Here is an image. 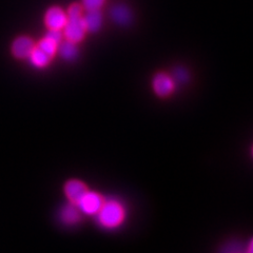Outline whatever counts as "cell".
<instances>
[{
  "label": "cell",
  "mask_w": 253,
  "mask_h": 253,
  "mask_svg": "<svg viewBox=\"0 0 253 253\" xmlns=\"http://www.w3.org/2000/svg\"><path fill=\"white\" fill-rule=\"evenodd\" d=\"M84 7L78 3H73L69 7L67 15V23L63 27L67 41L77 43L82 42L85 34V26L83 18Z\"/></svg>",
  "instance_id": "cell-1"
},
{
  "label": "cell",
  "mask_w": 253,
  "mask_h": 253,
  "mask_svg": "<svg viewBox=\"0 0 253 253\" xmlns=\"http://www.w3.org/2000/svg\"><path fill=\"white\" fill-rule=\"evenodd\" d=\"M99 223L106 228H115L122 224L125 218V209L116 201L104 202L97 212Z\"/></svg>",
  "instance_id": "cell-2"
},
{
  "label": "cell",
  "mask_w": 253,
  "mask_h": 253,
  "mask_svg": "<svg viewBox=\"0 0 253 253\" xmlns=\"http://www.w3.org/2000/svg\"><path fill=\"white\" fill-rule=\"evenodd\" d=\"M102 204H104V199H102L101 195L88 191L78 202L77 206L86 214H96L101 208Z\"/></svg>",
  "instance_id": "cell-3"
},
{
  "label": "cell",
  "mask_w": 253,
  "mask_h": 253,
  "mask_svg": "<svg viewBox=\"0 0 253 253\" xmlns=\"http://www.w3.org/2000/svg\"><path fill=\"white\" fill-rule=\"evenodd\" d=\"M35 43L32 41L31 38L21 36L18 37L16 41L13 42L12 45V53L16 58L18 59H26L30 57L32 51L34 50Z\"/></svg>",
  "instance_id": "cell-4"
},
{
  "label": "cell",
  "mask_w": 253,
  "mask_h": 253,
  "mask_svg": "<svg viewBox=\"0 0 253 253\" xmlns=\"http://www.w3.org/2000/svg\"><path fill=\"white\" fill-rule=\"evenodd\" d=\"M45 26L49 29L53 30H60L66 26L67 23V15L60 7L54 6L49 9L46 12L44 17Z\"/></svg>",
  "instance_id": "cell-5"
},
{
  "label": "cell",
  "mask_w": 253,
  "mask_h": 253,
  "mask_svg": "<svg viewBox=\"0 0 253 253\" xmlns=\"http://www.w3.org/2000/svg\"><path fill=\"white\" fill-rule=\"evenodd\" d=\"M65 191L69 201L74 205H77L78 202L82 200V197L88 192L89 190L84 183H82V181L73 179V180H70L69 183H67Z\"/></svg>",
  "instance_id": "cell-6"
},
{
  "label": "cell",
  "mask_w": 253,
  "mask_h": 253,
  "mask_svg": "<svg viewBox=\"0 0 253 253\" xmlns=\"http://www.w3.org/2000/svg\"><path fill=\"white\" fill-rule=\"evenodd\" d=\"M153 89L155 93L160 95V96H168L174 89L173 81L167 74H157L153 79Z\"/></svg>",
  "instance_id": "cell-7"
},
{
  "label": "cell",
  "mask_w": 253,
  "mask_h": 253,
  "mask_svg": "<svg viewBox=\"0 0 253 253\" xmlns=\"http://www.w3.org/2000/svg\"><path fill=\"white\" fill-rule=\"evenodd\" d=\"M85 30L95 33L101 27V13L99 10H88L84 15H83Z\"/></svg>",
  "instance_id": "cell-8"
},
{
  "label": "cell",
  "mask_w": 253,
  "mask_h": 253,
  "mask_svg": "<svg viewBox=\"0 0 253 253\" xmlns=\"http://www.w3.org/2000/svg\"><path fill=\"white\" fill-rule=\"evenodd\" d=\"M29 58L31 59V62L37 68H43L47 66L52 60V58L49 56V55L45 54L42 50L39 49L37 45H35L34 50L32 51Z\"/></svg>",
  "instance_id": "cell-9"
},
{
  "label": "cell",
  "mask_w": 253,
  "mask_h": 253,
  "mask_svg": "<svg viewBox=\"0 0 253 253\" xmlns=\"http://www.w3.org/2000/svg\"><path fill=\"white\" fill-rule=\"evenodd\" d=\"M57 50H59V53H60L61 56L65 59H68V60L75 58L76 55H77L76 43L70 42V41H67L65 42H60L58 44Z\"/></svg>",
  "instance_id": "cell-10"
},
{
  "label": "cell",
  "mask_w": 253,
  "mask_h": 253,
  "mask_svg": "<svg viewBox=\"0 0 253 253\" xmlns=\"http://www.w3.org/2000/svg\"><path fill=\"white\" fill-rule=\"evenodd\" d=\"M58 44H59V43L56 42H54L53 39L49 38L47 36H44V38L42 39V41L38 42L37 46H38L41 50H42L45 54L49 55V56H50L51 58H53L55 53L57 52Z\"/></svg>",
  "instance_id": "cell-11"
},
{
  "label": "cell",
  "mask_w": 253,
  "mask_h": 253,
  "mask_svg": "<svg viewBox=\"0 0 253 253\" xmlns=\"http://www.w3.org/2000/svg\"><path fill=\"white\" fill-rule=\"evenodd\" d=\"M112 17L116 22L121 23V25H126L131 19V15L126 7L116 6L112 11Z\"/></svg>",
  "instance_id": "cell-12"
},
{
  "label": "cell",
  "mask_w": 253,
  "mask_h": 253,
  "mask_svg": "<svg viewBox=\"0 0 253 253\" xmlns=\"http://www.w3.org/2000/svg\"><path fill=\"white\" fill-rule=\"evenodd\" d=\"M61 218L67 224H74L79 219V214L76 208L73 206H68L65 209L62 210L61 213Z\"/></svg>",
  "instance_id": "cell-13"
},
{
  "label": "cell",
  "mask_w": 253,
  "mask_h": 253,
  "mask_svg": "<svg viewBox=\"0 0 253 253\" xmlns=\"http://www.w3.org/2000/svg\"><path fill=\"white\" fill-rule=\"evenodd\" d=\"M105 3V0H83V7L85 11L88 10H99Z\"/></svg>",
  "instance_id": "cell-14"
},
{
  "label": "cell",
  "mask_w": 253,
  "mask_h": 253,
  "mask_svg": "<svg viewBox=\"0 0 253 253\" xmlns=\"http://www.w3.org/2000/svg\"><path fill=\"white\" fill-rule=\"evenodd\" d=\"M247 253H253V239L251 240L249 246H248V249H247Z\"/></svg>",
  "instance_id": "cell-15"
},
{
  "label": "cell",
  "mask_w": 253,
  "mask_h": 253,
  "mask_svg": "<svg viewBox=\"0 0 253 253\" xmlns=\"http://www.w3.org/2000/svg\"><path fill=\"white\" fill-rule=\"evenodd\" d=\"M252 155H253V149H252Z\"/></svg>",
  "instance_id": "cell-16"
}]
</instances>
